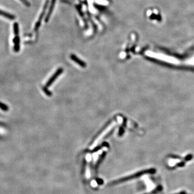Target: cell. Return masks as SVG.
Listing matches in <instances>:
<instances>
[{
    "mask_svg": "<svg viewBox=\"0 0 194 194\" xmlns=\"http://www.w3.org/2000/svg\"><path fill=\"white\" fill-rule=\"evenodd\" d=\"M48 4V0H46V1L45 2V4H44V7H43V10L42 11V12L41 14L40 15V17H39V18H38V20L37 23H36L35 28H34V30L35 31H37L38 30V29L40 28V27L42 21V20L43 18V17H44V15H45L46 10L47 8Z\"/></svg>",
    "mask_w": 194,
    "mask_h": 194,
    "instance_id": "6da1fadb",
    "label": "cell"
},
{
    "mask_svg": "<svg viewBox=\"0 0 194 194\" xmlns=\"http://www.w3.org/2000/svg\"><path fill=\"white\" fill-rule=\"evenodd\" d=\"M63 71V69L62 68L58 69L57 70V71L53 74V75L50 78V79L47 81V82L45 85L46 87L47 88L48 87V86H50L54 82V81L57 78V77L59 76V75H61Z\"/></svg>",
    "mask_w": 194,
    "mask_h": 194,
    "instance_id": "7a4b0ae2",
    "label": "cell"
},
{
    "mask_svg": "<svg viewBox=\"0 0 194 194\" xmlns=\"http://www.w3.org/2000/svg\"><path fill=\"white\" fill-rule=\"evenodd\" d=\"M71 57V59L73 61H74L75 63H76L78 64L79 66L82 67H85L86 66V64L85 62L82 61L81 59H80L79 58H78L75 55H73V54H72L70 56Z\"/></svg>",
    "mask_w": 194,
    "mask_h": 194,
    "instance_id": "3957f363",
    "label": "cell"
},
{
    "mask_svg": "<svg viewBox=\"0 0 194 194\" xmlns=\"http://www.w3.org/2000/svg\"><path fill=\"white\" fill-rule=\"evenodd\" d=\"M56 2V0H52L51 1V3L50 4V8H49V10H48V12L47 13V14L46 16L45 17V22L46 23L48 22V20H49L50 17H51V15L52 13V12L53 10V8H54V7H55V4Z\"/></svg>",
    "mask_w": 194,
    "mask_h": 194,
    "instance_id": "277c9868",
    "label": "cell"
},
{
    "mask_svg": "<svg viewBox=\"0 0 194 194\" xmlns=\"http://www.w3.org/2000/svg\"><path fill=\"white\" fill-rule=\"evenodd\" d=\"M13 41L14 43V51L16 52H18L20 48V37L18 35L15 36Z\"/></svg>",
    "mask_w": 194,
    "mask_h": 194,
    "instance_id": "5b68a950",
    "label": "cell"
},
{
    "mask_svg": "<svg viewBox=\"0 0 194 194\" xmlns=\"http://www.w3.org/2000/svg\"><path fill=\"white\" fill-rule=\"evenodd\" d=\"M0 15L4 16V17L7 18L9 20H15L16 18V17H15V15L10 14L8 13L5 12H4V11L1 10H0Z\"/></svg>",
    "mask_w": 194,
    "mask_h": 194,
    "instance_id": "8992f818",
    "label": "cell"
},
{
    "mask_svg": "<svg viewBox=\"0 0 194 194\" xmlns=\"http://www.w3.org/2000/svg\"><path fill=\"white\" fill-rule=\"evenodd\" d=\"M0 109H1L3 111H8L9 110L8 106L5 105V104H3V102H0Z\"/></svg>",
    "mask_w": 194,
    "mask_h": 194,
    "instance_id": "52a82bcc",
    "label": "cell"
},
{
    "mask_svg": "<svg viewBox=\"0 0 194 194\" xmlns=\"http://www.w3.org/2000/svg\"><path fill=\"white\" fill-rule=\"evenodd\" d=\"M14 30L15 36L18 35L19 33V29H18V24L17 23H15L14 24Z\"/></svg>",
    "mask_w": 194,
    "mask_h": 194,
    "instance_id": "ba28073f",
    "label": "cell"
},
{
    "mask_svg": "<svg viewBox=\"0 0 194 194\" xmlns=\"http://www.w3.org/2000/svg\"><path fill=\"white\" fill-rule=\"evenodd\" d=\"M43 91H44V93H45L47 96H51V94H52L51 92L47 90V87H46V86H45V87H44V88H43Z\"/></svg>",
    "mask_w": 194,
    "mask_h": 194,
    "instance_id": "9c48e42d",
    "label": "cell"
},
{
    "mask_svg": "<svg viewBox=\"0 0 194 194\" xmlns=\"http://www.w3.org/2000/svg\"><path fill=\"white\" fill-rule=\"evenodd\" d=\"M94 7L96 9H98V10H104L106 8L104 6H102V5H98V4H96L94 5Z\"/></svg>",
    "mask_w": 194,
    "mask_h": 194,
    "instance_id": "30bf717a",
    "label": "cell"
},
{
    "mask_svg": "<svg viewBox=\"0 0 194 194\" xmlns=\"http://www.w3.org/2000/svg\"><path fill=\"white\" fill-rule=\"evenodd\" d=\"M20 1L24 3V4H25L26 5V6H27V7H30V3L28 1H27V0H20Z\"/></svg>",
    "mask_w": 194,
    "mask_h": 194,
    "instance_id": "8fae6325",
    "label": "cell"
},
{
    "mask_svg": "<svg viewBox=\"0 0 194 194\" xmlns=\"http://www.w3.org/2000/svg\"><path fill=\"white\" fill-rule=\"evenodd\" d=\"M77 10L78 11V12H79V14L81 15H82V16H83V12H82V10H81V9H80V8H79V7H77Z\"/></svg>",
    "mask_w": 194,
    "mask_h": 194,
    "instance_id": "7c38bea8",
    "label": "cell"
}]
</instances>
